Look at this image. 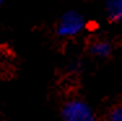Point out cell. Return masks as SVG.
Wrapping results in <instances>:
<instances>
[{
  "label": "cell",
  "mask_w": 122,
  "mask_h": 121,
  "mask_svg": "<svg viewBox=\"0 0 122 121\" xmlns=\"http://www.w3.org/2000/svg\"><path fill=\"white\" fill-rule=\"evenodd\" d=\"M61 121H97L95 109L82 98H69L61 105Z\"/></svg>",
  "instance_id": "cell-1"
},
{
  "label": "cell",
  "mask_w": 122,
  "mask_h": 121,
  "mask_svg": "<svg viewBox=\"0 0 122 121\" xmlns=\"http://www.w3.org/2000/svg\"><path fill=\"white\" fill-rule=\"evenodd\" d=\"M86 27V20L83 14L75 9L65 11L57 20L56 27V35L62 39H70L79 35Z\"/></svg>",
  "instance_id": "cell-2"
},
{
  "label": "cell",
  "mask_w": 122,
  "mask_h": 121,
  "mask_svg": "<svg viewBox=\"0 0 122 121\" xmlns=\"http://www.w3.org/2000/svg\"><path fill=\"white\" fill-rule=\"evenodd\" d=\"M87 52L96 59H108L113 53V44L105 38H94L87 44Z\"/></svg>",
  "instance_id": "cell-3"
},
{
  "label": "cell",
  "mask_w": 122,
  "mask_h": 121,
  "mask_svg": "<svg viewBox=\"0 0 122 121\" xmlns=\"http://www.w3.org/2000/svg\"><path fill=\"white\" fill-rule=\"evenodd\" d=\"M104 12L109 22L122 21V0H108L104 4Z\"/></svg>",
  "instance_id": "cell-4"
},
{
  "label": "cell",
  "mask_w": 122,
  "mask_h": 121,
  "mask_svg": "<svg viewBox=\"0 0 122 121\" xmlns=\"http://www.w3.org/2000/svg\"><path fill=\"white\" fill-rule=\"evenodd\" d=\"M108 121H122V104L116 105L108 112Z\"/></svg>",
  "instance_id": "cell-5"
},
{
  "label": "cell",
  "mask_w": 122,
  "mask_h": 121,
  "mask_svg": "<svg viewBox=\"0 0 122 121\" xmlns=\"http://www.w3.org/2000/svg\"><path fill=\"white\" fill-rule=\"evenodd\" d=\"M1 5H3V1H0V7H1Z\"/></svg>",
  "instance_id": "cell-6"
},
{
  "label": "cell",
  "mask_w": 122,
  "mask_h": 121,
  "mask_svg": "<svg viewBox=\"0 0 122 121\" xmlns=\"http://www.w3.org/2000/svg\"><path fill=\"white\" fill-rule=\"evenodd\" d=\"M121 52H122V44H121Z\"/></svg>",
  "instance_id": "cell-7"
}]
</instances>
